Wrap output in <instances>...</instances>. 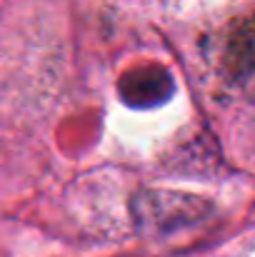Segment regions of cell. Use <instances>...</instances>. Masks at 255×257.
I'll return each mask as SVG.
<instances>
[{"label": "cell", "mask_w": 255, "mask_h": 257, "mask_svg": "<svg viewBox=\"0 0 255 257\" xmlns=\"http://www.w3.org/2000/svg\"><path fill=\"white\" fill-rule=\"evenodd\" d=\"M118 90L130 107H153L173 95V78L160 65H140L120 78Z\"/></svg>", "instance_id": "6da1fadb"}]
</instances>
